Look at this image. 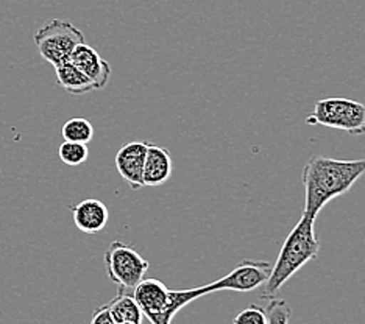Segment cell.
<instances>
[{
    "mask_svg": "<svg viewBox=\"0 0 365 324\" xmlns=\"http://www.w3.org/2000/svg\"><path fill=\"white\" fill-rule=\"evenodd\" d=\"M365 177V160H334L314 155L304 164L302 182L304 187L303 215L317 220L329 202L350 192L353 186Z\"/></svg>",
    "mask_w": 365,
    "mask_h": 324,
    "instance_id": "1",
    "label": "cell"
},
{
    "mask_svg": "<svg viewBox=\"0 0 365 324\" xmlns=\"http://www.w3.org/2000/svg\"><path fill=\"white\" fill-rule=\"evenodd\" d=\"M319 253L320 240L315 234V220L302 214L300 220L289 232L281 246L275 265H272L270 276L262 286L261 298H275L286 282L306 263L315 259Z\"/></svg>",
    "mask_w": 365,
    "mask_h": 324,
    "instance_id": "2",
    "label": "cell"
},
{
    "mask_svg": "<svg viewBox=\"0 0 365 324\" xmlns=\"http://www.w3.org/2000/svg\"><path fill=\"white\" fill-rule=\"evenodd\" d=\"M306 123L345 131L350 136H364L365 105L344 97L322 98L315 102L311 115L306 117Z\"/></svg>",
    "mask_w": 365,
    "mask_h": 324,
    "instance_id": "3",
    "label": "cell"
},
{
    "mask_svg": "<svg viewBox=\"0 0 365 324\" xmlns=\"http://www.w3.org/2000/svg\"><path fill=\"white\" fill-rule=\"evenodd\" d=\"M33 41H35L39 55L56 68V66L69 61L73 50L85 43V35L72 22L53 19L35 33Z\"/></svg>",
    "mask_w": 365,
    "mask_h": 324,
    "instance_id": "4",
    "label": "cell"
},
{
    "mask_svg": "<svg viewBox=\"0 0 365 324\" xmlns=\"http://www.w3.org/2000/svg\"><path fill=\"white\" fill-rule=\"evenodd\" d=\"M105 267L108 278L115 286L133 292L140 281L145 279V273L150 263L144 259L135 248L120 240H115L105 251Z\"/></svg>",
    "mask_w": 365,
    "mask_h": 324,
    "instance_id": "5",
    "label": "cell"
},
{
    "mask_svg": "<svg viewBox=\"0 0 365 324\" xmlns=\"http://www.w3.org/2000/svg\"><path fill=\"white\" fill-rule=\"evenodd\" d=\"M272 271V265L267 261H252L244 259L239 265L231 270L225 276L220 279L210 282L206 287L210 292H222V290H230V292H253V290L264 286V282L269 279Z\"/></svg>",
    "mask_w": 365,
    "mask_h": 324,
    "instance_id": "6",
    "label": "cell"
},
{
    "mask_svg": "<svg viewBox=\"0 0 365 324\" xmlns=\"http://www.w3.org/2000/svg\"><path fill=\"white\" fill-rule=\"evenodd\" d=\"M148 145L150 142H147V140H133V142L122 145L119 152L115 153V169L133 190L145 187L144 165Z\"/></svg>",
    "mask_w": 365,
    "mask_h": 324,
    "instance_id": "7",
    "label": "cell"
},
{
    "mask_svg": "<svg viewBox=\"0 0 365 324\" xmlns=\"http://www.w3.org/2000/svg\"><path fill=\"white\" fill-rule=\"evenodd\" d=\"M69 61L93 81L94 89H105L111 78V66L94 47L83 43L73 50Z\"/></svg>",
    "mask_w": 365,
    "mask_h": 324,
    "instance_id": "8",
    "label": "cell"
},
{
    "mask_svg": "<svg viewBox=\"0 0 365 324\" xmlns=\"http://www.w3.org/2000/svg\"><path fill=\"white\" fill-rule=\"evenodd\" d=\"M69 211L72 212V219L77 229L89 236L103 231L108 220H110V211L101 199H83L77 204L69 206Z\"/></svg>",
    "mask_w": 365,
    "mask_h": 324,
    "instance_id": "9",
    "label": "cell"
},
{
    "mask_svg": "<svg viewBox=\"0 0 365 324\" xmlns=\"http://www.w3.org/2000/svg\"><path fill=\"white\" fill-rule=\"evenodd\" d=\"M173 172V160L168 148L150 144L144 165V186L158 187L168 182Z\"/></svg>",
    "mask_w": 365,
    "mask_h": 324,
    "instance_id": "10",
    "label": "cell"
},
{
    "mask_svg": "<svg viewBox=\"0 0 365 324\" xmlns=\"http://www.w3.org/2000/svg\"><path fill=\"white\" fill-rule=\"evenodd\" d=\"M106 305L108 309H110L115 324H143L144 313L140 310L139 304L136 303L135 296H133V292H128V290L119 287L118 295H115Z\"/></svg>",
    "mask_w": 365,
    "mask_h": 324,
    "instance_id": "11",
    "label": "cell"
},
{
    "mask_svg": "<svg viewBox=\"0 0 365 324\" xmlns=\"http://www.w3.org/2000/svg\"><path fill=\"white\" fill-rule=\"evenodd\" d=\"M55 70L58 86H61L66 93L72 95H83L91 93V90H96L93 81L71 61L56 66Z\"/></svg>",
    "mask_w": 365,
    "mask_h": 324,
    "instance_id": "12",
    "label": "cell"
},
{
    "mask_svg": "<svg viewBox=\"0 0 365 324\" xmlns=\"http://www.w3.org/2000/svg\"><path fill=\"white\" fill-rule=\"evenodd\" d=\"M61 136L68 142L77 144H89L94 137V127L88 119L73 117L63 125Z\"/></svg>",
    "mask_w": 365,
    "mask_h": 324,
    "instance_id": "13",
    "label": "cell"
},
{
    "mask_svg": "<svg viewBox=\"0 0 365 324\" xmlns=\"http://www.w3.org/2000/svg\"><path fill=\"white\" fill-rule=\"evenodd\" d=\"M58 156H60L61 162L66 165H71V167H77L83 162H86L89 157V148L86 144H77V142H64L58 148Z\"/></svg>",
    "mask_w": 365,
    "mask_h": 324,
    "instance_id": "14",
    "label": "cell"
},
{
    "mask_svg": "<svg viewBox=\"0 0 365 324\" xmlns=\"http://www.w3.org/2000/svg\"><path fill=\"white\" fill-rule=\"evenodd\" d=\"M265 313H267V324H289L292 309L286 299L275 296L270 298Z\"/></svg>",
    "mask_w": 365,
    "mask_h": 324,
    "instance_id": "15",
    "label": "cell"
},
{
    "mask_svg": "<svg viewBox=\"0 0 365 324\" xmlns=\"http://www.w3.org/2000/svg\"><path fill=\"white\" fill-rule=\"evenodd\" d=\"M233 324H267V313L264 307L252 304L236 315Z\"/></svg>",
    "mask_w": 365,
    "mask_h": 324,
    "instance_id": "16",
    "label": "cell"
},
{
    "mask_svg": "<svg viewBox=\"0 0 365 324\" xmlns=\"http://www.w3.org/2000/svg\"><path fill=\"white\" fill-rule=\"evenodd\" d=\"M89 324H115V321L113 318L110 309H108V305L103 304L94 310L93 318H91Z\"/></svg>",
    "mask_w": 365,
    "mask_h": 324,
    "instance_id": "17",
    "label": "cell"
},
{
    "mask_svg": "<svg viewBox=\"0 0 365 324\" xmlns=\"http://www.w3.org/2000/svg\"><path fill=\"white\" fill-rule=\"evenodd\" d=\"M120 324H131V323H120Z\"/></svg>",
    "mask_w": 365,
    "mask_h": 324,
    "instance_id": "18",
    "label": "cell"
}]
</instances>
